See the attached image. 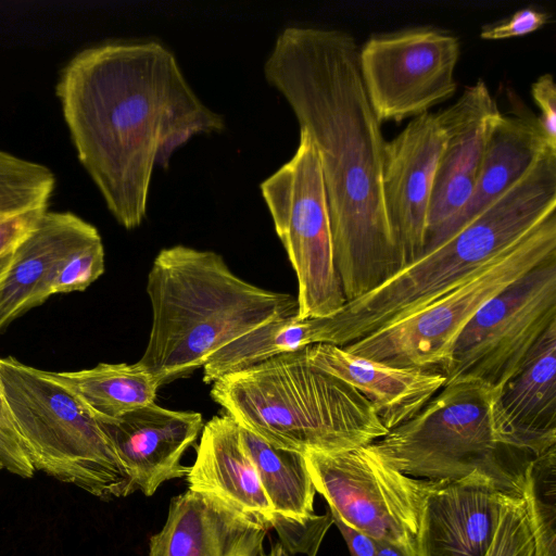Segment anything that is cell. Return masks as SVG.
Segmentation results:
<instances>
[{"label":"cell","instance_id":"obj_23","mask_svg":"<svg viewBox=\"0 0 556 556\" xmlns=\"http://www.w3.org/2000/svg\"><path fill=\"white\" fill-rule=\"evenodd\" d=\"M43 372L70 391L97 421L116 419L154 403L161 387L138 363H100L76 371Z\"/></svg>","mask_w":556,"mask_h":556},{"label":"cell","instance_id":"obj_18","mask_svg":"<svg viewBox=\"0 0 556 556\" xmlns=\"http://www.w3.org/2000/svg\"><path fill=\"white\" fill-rule=\"evenodd\" d=\"M98 238V229L76 214L47 211L12 251L0 280V332L43 304L51 296L50 285L61 262Z\"/></svg>","mask_w":556,"mask_h":556},{"label":"cell","instance_id":"obj_13","mask_svg":"<svg viewBox=\"0 0 556 556\" xmlns=\"http://www.w3.org/2000/svg\"><path fill=\"white\" fill-rule=\"evenodd\" d=\"M443 143L444 132L437 113L425 112L415 116L384 144L383 199L402 253L403 267L425 250L433 184Z\"/></svg>","mask_w":556,"mask_h":556},{"label":"cell","instance_id":"obj_21","mask_svg":"<svg viewBox=\"0 0 556 556\" xmlns=\"http://www.w3.org/2000/svg\"><path fill=\"white\" fill-rule=\"evenodd\" d=\"M497 408L511 439L540 456L556 443V321L501 388Z\"/></svg>","mask_w":556,"mask_h":556},{"label":"cell","instance_id":"obj_1","mask_svg":"<svg viewBox=\"0 0 556 556\" xmlns=\"http://www.w3.org/2000/svg\"><path fill=\"white\" fill-rule=\"evenodd\" d=\"M359 47L343 30L287 26L264 63L318 154L336 268L346 302L403 267L382 191L386 140L368 100Z\"/></svg>","mask_w":556,"mask_h":556},{"label":"cell","instance_id":"obj_7","mask_svg":"<svg viewBox=\"0 0 556 556\" xmlns=\"http://www.w3.org/2000/svg\"><path fill=\"white\" fill-rule=\"evenodd\" d=\"M0 382L36 471L101 500L137 491L99 422L43 369L0 357Z\"/></svg>","mask_w":556,"mask_h":556},{"label":"cell","instance_id":"obj_6","mask_svg":"<svg viewBox=\"0 0 556 556\" xmlns=\"http://www.w3.org/2000/svg\"><path fill=\"white\" fill-rule=\"evenodd\" d=\"M500 391L469 379L445 383L418 414L368 446L409 477L479 483L521 497L539 456L507 432Z\"/></svg>","mask_w":556,"mask_h":556},{"label":"cell","instance_id":"obj_9","mask_svg":"<svg viewBox=\"0 0 556 556\" xmlns=\"http://www.w3.org/2000/svg\"><path fill=\"white\" fill-rule=\"evenodd\" d=\"M260 189L296 276V318L334 316L346 300L334 263L318 154L303 128L293 156L264 179Z\"/></svg>","mask_w":556,"mask_h":556},{"label":"cell","instance_id":"obj_11","mask_svg":"<svg viewBox=\"0 0 556 556\" xmlns=\"http://www.w3.org/2000/svg\"><path fill=\"white\" fill-rule=\"evenodd\" d=\"M316 492L349 526L418 556L420 509L431 480L388 466L368 445L304 453Z\"/></svg>","mask_w":556,"mask_h":556},{"label":"cell","instance_id":"obj_27","mask_svg":"<svg viewBox=\"0 0 556 556\" xmlns=\"http://www.w3.org/2000/svg\"><path fill=\"white\" fill-rule=\"evenodd\" d=\"M104 264L102 239L86 243L61 262L50 285V295L84 291L104 273Z\"/></svg>","mask_w":556,"mask_h":556},{"label":"cell","instance_id":"obj_5","mask_svg":"<svg viewBox=\"0 0 556 556\" xmlns=\"http://www.w3.org/2000/svg\"><path fill=\"white\" fill-rule=\"evenodd\" d=\"M211 396L239 426L302 454L349 451L388 433L371 404L312 365L306 348L222 377Z\"/></svg>","mask_w":556,"mask_h":556},{"label":"cell","instance_id":"obj_12","mask_svg":"<svg viewBox=\"0 0 556 556\" xmlns=\"http://www.w3.org/2000/svg\"><path fill=\"white\" fill-rule=\"evenodd\" d=\"M459 52L456 36L430 26L371 35L358 63L378 121L418 116L454 94Z\"/></svg>","mask_w":556,"mask_h":556},{"label":"cell","instance_id":"obj_24","mask_svg":"<svg viewBox=\"0 0 556 556\" xmlns=\"http://www.w3.org/2000/svg\"><path fill=\"white\" fill-rule=\"evenodd\" d=\"M54 187L49 167L0 150V257L37 226Z\"/></svg>","mask_w":556,"mask_h":556},{"label":"cell","instance_id":"obj_34","mask_svg":"<svg viewBox=\"0 0 556 556\" xmlns=\"http://www.w3.org/2000/svg\"><path fill=\"white\" fill-rule=\"evenodd\" d=\"M376 556H413L407 551L402 548L401 546L388 542V541H377V552Z\"/></svg>","mask_w":556,"mask_h":556},{"label":"cell","instance_id":"obj_2","mask_svg":"<svg viewBox=\"0 0 556 556\" xmlns=\"http://www.w3.org/2000/svg\"><path fill=\"white\" fill-rule=\"evenodd\" d=\"M56 96L77 157L126 229L146 217L154 167L198 134L222 131L163 43L88 47L62 68Z\"/></svg>","mask_w":556,"mask_h":556},{"label":"cell","instance_id":"obj_20","mask_svg":"<svg viewBox=\"0 0 556 556\" xmlns=\"http://www.w3.org/2000/svg\"><path fill=\"white\" fill-rule=\"evenodd\" d=\"M186 480L188 490L213 496L270 529L271 505L241 444L239 425L227 413L204 425Z\"/></svg>","mask_w":556,"mask_h":556},{"label":"cell","instance_id":"obj_31","mask_svg":"<svg viewBox=\"0 0 556 556\" xmlns=\"http://www.w3.org/2000/svg\"><path fill=\"white\" fill-rule=\"evenodd\" d=\"M549 18L548 13L533 7L519 9L509 17L483 25L480 37L483 39H503L522 36L541 28Z\"/></svg>","mask_w":556,"mask_h":556},{"label":"cell","instance_id":"obj_3","mask_svg":"<svg viewBox=\"0 0 556 556\" xmlns=\"http://www.w3.org/2000/svg\"><path fill=\"white\" fill-rule=\"evenodd\" d=\"M152 325L137 362L163 386L203 367L220 349L273 320L296 316V298L237 276L213 251L162 249L147 280Z\"/></svg>","mask_w":556,"mask_h":556},{"label":"cell","instance_id":"obj_14","mask_svg":"<svg viewBox=\"0 0 556 556\" xmlns=\"http://www.w3.org/2000/svg\"><path fill=\"white\" fill-rule=\"evenodd\" d=\"M437 115L444 143L433 184L424 253L435 245L470 198L490 135L502 112L484 80L479 78Z\"/></svg>","mask_w":556,"mask_h":556},{"label":"cell","instance_id":"obj_15","mask_svg":"<svg viewBox=\"0 0 556 556\" xmlns=\"http://www.w3.org/2000/svg\"><path fill=\"white\" fill-rule=\"evenodd\" d=\"M98 422L136 489L146 496L165 481L187 476L189 467L181 464V457L204 427L200 413L155 403Z\"/></svg>","mask_w":556,"mask_h":556},{"label":"cell","instance_id":"obj_22","mask_svg":"<svg viewBox=\"0 0 556 556\" xmlns=\"http://www.w3.org/2000/svg\"><path fill=\"white\" fill-rule=\"evenodd\" d=\"M551 150L556 151V148L548 144L536 118L502 113L490 135L470 198L443 230L433 248L469 224L511 188L545 152Z\"/></svg>","mask_w":556,"mask_h":556},{"label":"cell","instance_id":"obj_10","mask_svg":"<svg viewBox=\"0 0 556 556\" xmlns=\"http://www.w3.org/2000/svg\"><path fill=\"white\" fill-rule=\"evenodd\" d=\"M556 321V255L484 303L458 334L446 383L469 379L501 389Z\"/></svg>","mask_w":556,"mask_h":556},{"label":"cell","instance_id":"obj_19","mask_svg":"<svg viewBox=\"0 0 556 556\" xmlns=\"http://www.w3.org/2000/svg\"><path fill=\"white\" fill-rule=\"evenodd\" d=\"M306 356L315 367L357 390L388 431L418 414L446 383L440 371L391 366L333 344L307 346Z\"/></svg>","mask_w":556,"mask_h":556},{"label":"cell","instance_id":"obj_17","mask_svg":"<svg viewBox=\"0 0 556 556\" xmlns=\"http://www.w3.org/2000/svg\"><path fill=\"white\" fill-rule=\"evenodd\" d=\"M268 529L213 496L188 490L172 498L148 556H261Z\"/></svg>","mask_w":556,"mask_h":556},{"label":"cell","instance_id":"obj_35","mask_svg":"<svg viewBox=\"0 0 556 556\" xmlns=\"http://www.w3.org/2000/svg\"><path fill=\"white\" fill-rule=\"evenodd\" d=\"M261 556H291L280 543H276L268 553H263Z\"/></svg>","mask_w":556,"mask_h":556},{"label":"cell","instance_id":"obj_28","mask_svg":"<svg viewBox=\"0 0 556 556\" xmlns=\"http://www.w3.org/2000/svg\"><path fill=\"white\" fill-rule=\"evenodd\" d=\"M485 556H533V540L522 497L511 496L504 504Z\"/></svg>","mask_w":556,"mask_h":556},{"label":"cell","instance_id":"obj_25","mask_svg":"<svg viewBox=\"0 0 556 556\" xmlns=\"http://www.w3.org/2000/svg\"><path fill=\"white\" fill-rule=\"evenodd\" d=\"M239 434L274 514L298 520L315 515L316 490L304 454L273 445L241 426Z\"/></svg>","mask_w":556,"mask_h":556},{"label":"cell","instance_id":"obj_30","mask_svg":"<svg viewBox=\"0 0 556 556\" xmlns=\"http://www.w3.org/2000/svg\"><path fill=\"white\" fill-rule=\"evenodd\" d=\"M31 478L36 472L23 445L0 382V470Z\"/></svg>","mask_w":556,"mask_h":556},{"label":"cell","instance_id":"obj_33","mask_svg":"<svg viewBox=\"0 0 556 556\" xmlns=\"http://www.w3.org/2000/svg\"><path fill=\"white\" fill-rule=\"evenodd\" d=\"M333 523L341 532L351 556H376L377 540L345 523L336 511L329 508Z\"/></svg>","mask_w":556,"mask_h":556},{"label":"cell","instance_id":"obj_26","mask_svg":"<svg viewBox=\"0 0 556 556\" xmlns=\"http://www.w3.org/2000/svg\"><path fill=\"white\" fill-rule=\"evenodd\" d=\"M521 497L533 540V556H556L555 446L532 463Z\"/></svg>","mask_w":556,"mask_h":556},{"label":"cell","instance_id":"obj_36","mask_svg":"<svg viewBox=\"0 0 556 556\" xmlns=\"http://www.w3.org/2000/svg\"><path fill=\"white\" fill-rule=\"evenodd\" d=\"M11 254H12V252L0 257V280L4 277V275L8 270V267H9L10 261H11Z\"/></svg>","mask_w":556,"mask_h":556},{"label":"cell","instance_id":"obj_4","mask_svg":"<svg viewBox=\"0 0 556 556\" xmlns=\"http://www.w3.org/2000/svg\"><path fill=\"white\" fill-rule=\"evenodd\" d=\"M556 208V154H543L453 237L325 319V343L345 346L422 309L511 247Z\"/></svg>","mask_w":556,"mask_h":556},{"label":"cell","instance_id":"obj_8","mask_svg":"<svg viewBox=\"0 0 556 556\" xmlns=\"http://www.w3.org/2000/svg\"><path fill=\"white\" fill-rule=\"evenodd\" d=\"M553 255L555 213L422 309L342 348L391 366L445 375L458 334L479 308Z\"/></svg>","mask_w":556,"mask_h":556},{"label":"cell","instance_id":"obj_32","mask_svg":"<svg viewBox=\"0 0 556 556\" xmlns=\"http://www.w3.org/2000/svg\"><path fill=\"white\" fill-rule=\"evenodd\" d=\"M531 94L540 109L536 118L548 144L556 148V85L549 73L539 76L531 85Z\"/></svg>","mask_w":556,"mask_h":556},{"label":"cell","instance_id":"obj_29","mask_svg":"<svg viewBox=\"0 0 556 556\" xmlns=\"http://www.w3.org/2000/svg\"><path fill=\"white\" fill-rule=\"evenodd\" d=\"M333 523L330 511L325 515H313L298 520L278 514H273L270 528H274L283 548L290 554L316 556L321 541Z\"/></svg>","mask_w":556,"mask_h":556},{"label":"cell","instance_id":"obj_16","mask_svg":"<svg viewBox=\"0 0 556 556\" xmlns=\"http://www.w3.org/2000/svg\"><path fill=\"white\" fill-rule=\"evenodd\" d=\"M509 497L484 484L431 480L420 509L418 556H485Z\"/></svg>","mask_w":556,"mask_h":556}]
</instances>
